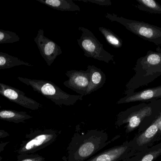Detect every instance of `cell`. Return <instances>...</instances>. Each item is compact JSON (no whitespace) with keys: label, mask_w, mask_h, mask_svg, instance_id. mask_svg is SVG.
Masks as SVG:
<instances>
[{"label":"cell","mask_w":161,"mask_h":161,"mask_svg":"<svg viewBox=\"0 0 161 161\" xmlns=\"http://www.w3.org/2000/svg\"><path fill=\"white\" fill-rule=\"evenodd\" d=\"M119 137L116 136L108 141V134L97 130L75 133L67 148L66 161H86Z\"/></svg>","instance_id":"obj_1"},{"label":"cell","mask_w":161,"mask_h":161,"mask_svg":"<svg viewBox=\"0 0 161 161\" xmlns=\"http://www.w3.org/2000/svg\"><path fill=\"white\" fill-rule=\"evenodd\" d=\"M21 82L31 86L35 92L52 100L55 104L70 106L75 105L79 100H82L83 97L69 94L63 91L55 84L49 80L28 79L18 77Z\"/></svg>","instance_id":"obj_2"},{"label":"cell","mask_w":161,"mask_h":161,"mask_svg":"<svg viewBox=\"0 0 161 161\" xmlns=\"http://www.w3.org/2000/svg\"><path fill=\"white\" fill-rule=\"evenodd\" d=\"M78 29L81 35L77 41L85 56L107 63L111 61L114 63V55L104 49L103 44L91 30L82 26H79Z\"/></svg>","instance_id":"obj_3"},{"label":"cell","mask_w":161,"mask_h":161,"mask_svg":"<svg viewBox=\"0 0 161 161\" xmlns=\"http://www.w3.org/2000/svg\"><path fill=\"white\" fill-rule=\"evenodd\" d=\"M59 132L53 129L36 130L25 135L17 150L19 154H34L49 146L55 142Z\"/></svg>","instance_id":"obj_4"},{"label":"cell","mask_w":161,"mask_h":161,"mask_svg":"<svg viewBox=\"0 0 161 161\" xmlns=\"http://www.w3.org/2000/svg\"><path fill=\"white\" fill-rule=\"evenodd\" d=\"M105 17L112 22L121 24L134 34L147 39H155L161 36V30L147 24L128 19L114 13H107Z\"/></svg>","instance_id":"obj_5"},{"label":"cell","mask_w":161,"mask_h":161,"mask_svg":"<svg viewBox=\"0 0 161 161\" xmlns=\"http://www.w3.org/2000/svg\"><path fill=\"white\" fill-rule=\"evenodd\" d=\"M152 113L151 107H146L140 109H134L132 108L125 111L121 112L117 115L115 125L121 126L124 124L126 125V132L130 133L140 125L142 121L151 115Z\"/></svg>","instance_id":"obj_6"},{"label":"cell","mask_w":161,"mask_h":161,"mask_svg":"<svg viewBox=\"0 0 161 161\" xmlns=\"http://www.w3.org/2000/svg\"><path fill=\"white\" fill-rule=\"evenodd\" d=\"M42 58L48 66H51L56 58L62 53V50L59 45L52 40L45 36L44 30L40 29L34 38Z\"/></svg>","instance_id":"obj_7"},{"label":"cell","mask_w":161,"mask_h":161,"mask_svg":"<svg viewBox=\"0 0 161 161\" xmlns=\"http://www.w3.org/2000/svg\"><path fill=\"white\" fill-rule=\"evenodd\" d=\"M0 95L13 103L32 110H37L42 107L40 103L26 96L22 91L1 82Z\"/></svg>","instance_id":"obj_8"},{"label":"cell","mask_w":161,"mask_h":161,"mask_svg":"<svg viewBox=\"0 0 161 161\" xmlns=\"http://www.w3.org/2000/svg\"><path fill=\"white\" fill-rule=\"evenodd\" d=\"M129 142L113 147L85 161H125L134 155Z\"/></svg>","instance_id":"obj_9"},{"label":"cell","mask_w":161,"mask_h":161,"mask_svg":"<svg viewBox=\"0 0 161 161\" xmlns=\"http://www.w3.org/2000/svg\"><path fill=\"white\" fill-rule=\"evenodd\" d=\"M66 75L69 79L64 81V85L81 96H86L90 81L88 70L86 71L71 70L67 71Z\"/></svg>","instance_id":"obj_10"},{"label":"cell","mask_w":161,"mask_h":161,"mask_svg":"<svg viewBox=\"0 0 161 161\" xmlns=\"http://www.w3.org/2000/svg\"><path fill=\"white\" fill-rule=\"evenodd\" d=\"M158 131V124L155 121L146 130L130 141L134 155L150 147Z\"/></svg>","instance_id":"obj_11"},{"label":"cell","mask_w":161,"mask_h":161,"mask_svg":"<svg viewBox=\"0 0 161 161\" xmlns=\"http://www.w3.org/2000/svg\"><path fill=\"white\" fill-rule=\"evenodd\" d=\"M87 69L89 71L90 81L86 96L103 87L107 80L104 73L97 67L93 65H89L87 66Z\"/></svg>","instance_id":"obj_12"},{"label":"cell","mask_w":161,"mask_h":161,"mask_svg":"<svg viewBox=\"0 0 161 161\" xmlns=\"http://www.w3.org/2000/svg\"><path fill=\"white\" fill-rule=\"evenodd\" d=\"M161 96V86L157 88L146 90L136 93L130 94L121 98L117 104L128 103L135 101H142L152 99Z\"/></svg>","instance_id":"obj_13"},{"label":"cell","mask_w":161,"mask_h":161,"mask_svg":"<svg viewBox=\"0 0 161 161\" xmlns=\"http://www.w3.org/2000/svg\"><path fill=\"white\" fill-rule=\"evenodd\" d=\"M161 156V143L149 147L125 161H154Z\"/></svg>","instance_id":"obj_14"},{"label":"cell","mask_w":161,"mask_h":161,"mask_svg":"<svg viewBox=\"0 0 161 161\" xmlns=\"http://www.w3.org/2000/svg\"><path fill=\"white\" fill-rule=\"evenodd\" d=\"M49 7L62 11H80V8L72 0H36Z\"/></svg>","instance_id":"obj_15"},{"label":"cell","mask_w":161,"mask_h":161,"mask_svg":"<svg viewBox=\"0 0 161 161\" xmlns=\"http://www.w3.org/2000/svg\"><path fill=\"white\" fill-rule=\"evenodd\" d=\"M32 118V116L25 112L14 110H0V120L19 124L24 123L26 120Z\"/></svg>","instance_id":"obj_16"},{"label":"cell","mask_w":161,"mask_h":161,"mask_svg":"<svg viewBox=\"0 0 161 161\" xmlns=\"http://www.w3.org/2000/svg\"><path fill=\"white\" fill-rule=\"evenodd\" d=\"M26 66L33 67V65L20 60L19 58L8 54L0 52V69H6L16 66Z\"/></svg>","instance_id":"obj_17"},{"label":"cell","mask_w":161,"mask_h":161,"mask_svg":"<svg viewBox=\"0 0 161 161\" xmlns=\"http://www.w3.org/2000/svg\"><path fill=\"white\" fill-rule=\"evenodd\" d=\"M98 30L104 36L107 42L112 47L117 49L122 47L123 45L122 40L110 29L104 27H99Z\"/></svg>","instance_id":"obj_18"},{"label":"cell","mask_w":161,"mask_h":161,"mask_svg":"<svg viewBox=\"0 0 161 161\" xmlns=\"http://www.w3.org/2000/svg\"><path fill=\"white\" fill-rule=\"evenodd\" d=\"M19 37L16 33L0 29V44L14 43L19 42Z\"/></svg>","instance_id":"obj_19"},{"label":"cell","mask_w":161,"mask_h":161,"mask_svg":"<svg viewBox=\"0 0 161 161\" xmlns=\"http://www.w3.org/2000/svg\"><path fill=\"white\" fill-rule=\"evenodd\" d=\"M18 161H46L45 158L38 154H19L17 156Z\"/></svg>","instance_id":"obj_20"},{"label":"cell","mask_w":161,"mask_h":161,"mask_svg":"<svg viewBox=\"0 0 161 161\" xmlns=\"http://www.w3.org/2000/svg\"><path fill=\"white\" fill-rule=\"evenodd\" d=\"M144 6L153 11L161 13V7L155 0H137Z\"/></svg>","instance_id":"obj_21"},{"label":"cell","mask_w":161,"mask_h":161,"mask_svg":"<svg viewBox=\"0 0 161 161\" xmlns=\"http://www.w3.org/2000/svg\"><path fill=\"white\" fill-rule=\"evenodd\" d=\"M146 63L148 66H155L161 64V54L153 53L147 58Z\"/></svg>","instance_id":"obj_22"},{"label":"cell","mask_w":161,"mask_h":161,"mask_svg":"<svg viewBox=\"0 0 161 161\" xmlns=\"http://www.w3.org/2000/svg\"><path fill=\"white\" fill-rule=\"evenodd\" d=\"M75 1H82L84 2H90L92 3L96 4L102 6H108L112 5L111 0H75Z\"/></svg>","instance_id":"obj_23"},{"label":"cell","mask_w":161,"mask_h":161,"mask_svg":"<svg viewBox=\"0 0 161 161\" xmlns=\"http://www.w3.org/2000/svg\"><path fill=\"white\" fill-rule=\"evenodd\" d=\"M9 142H2L0 143V161H2L3 158L1 156V153L4 150L6 146L9 143Z\"/></svg>","instance_id":"obj_24"},{"label":"cell","mask_w":161,"mask_h":161,"mask_svg":"<svg viewBox=\"0 0 161 161\" xmlns=\"http://www.w3.org/2000/svg\"><path fill=\"white\" fill-rule=\"evenodd\" d=\"M9 136V134L8 132L3 130L0 129V139L6 138Z\"/></svg>","instance_id":"obj_25"},{"label":"cell","mask_w":161,"mask_h":161,"mask_svg":"<svg viewBox=\"0 0 161 161\" xmlns=\"http://www.w3.org/2000/svg\"><path fill=\"white\" fill-rule=\"evenodd\" d=\"M155 122L158 124V127L159 131H161V112L159 116L156 119Z\"/></svg>","instance_id":"obj_26"},{"label":"cell","mask_w":161,"mask_h":161,"mask_svg":"<svg viewBox=\"0 0 161 161\" xmlns=\"http://www.w3.org/2000/svg\"><path fill=\"white\" fill-rule=\"evenodd\" d=\"M72 1H74V0H72Z\"/></svg>","instance_id":"obj_27"}]
</instances>
